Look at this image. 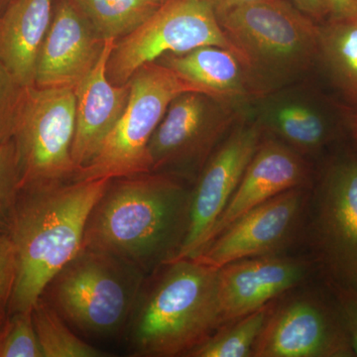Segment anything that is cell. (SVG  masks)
Wrapping results in <instances>:
<instances>
[{"instance_id": "11", "label": "cell", "mask_w": 357, "mask_h": 357, "mask_svg": "<svg viewBox=\"0 0 357 357\" xmlns=\"http://www.w3.org/2000/svg\"><path fill=\"white\" fill-rule=\"evenodd\" d=\"M255 357H351V340L335 295L272 307L253 347Z\"/></svg>"}, {"instance_id": "9", "label": "cell", "mask_w": 357, "mask_h": 357, "mask_svg": "<svg viewBox=\"0 0 357 357\" xmlns=\"http://www.w3.org/2000/svg\"><path fill=\"white\" fill-rule=\"evenodd\" d=\"M314 206V241L331 286L357 288V154L326 164Z\"/></svg>"}, {"instance_id": "10", "label": "cell", "mask_w": 357, "mask_h": 357, "mask_svg": "<svg viewBox=\"0 0 357 357\" xmlns=\"http://www.w3.org/2000/svg\"><path fill=\"white\" fill-rule=\"evenodd\" d=\"M238 105L201 91L174 98L150 140L151 172L203 165L238 119Z\"/></svg>"}, {"instance_id": "12", "label": "cell", "mask_w": 357, "mask_h": 357, "mask_svg": "<svg viewBox=\"0 0 357 357\" xmlns=\"http://www.w3.org/2000/svg\"><path fill=\"white\" fill-rule=\"evenodd\" d=\"M261 140L262 130L257 124H243L234 129L208 157L191 191L184 239L167 262L191 258L203 248Z\"/></svg>"}, {"instance_id": "22", "label": "cell", "mask_w": 357, "mask_h": 357, "mask_svg": "<svg viewBox=\"0 0 357 357\" xmlns=\"http://www.w3.org/2000/svg\"><path fill=\"white\" fill-rule=\"evenodd\" d=\"M103 40L123 38L162 4L157 0H72Z\"/></svg>"}, {"instance_id": "8", "label": "cell", "mask_w": 357, "mask_h": 357, "mask_svg": "<svg viewBox=\"0 0 357 357\" xmlns=\"http://www.w3.org/2000/svg\"><path fill=\"white\" fill-rule=\"evenodd\" d=\"M203 46L222 47L238 54L203 0H167L137 29L116 40L107 61V77L110 83L122 86L136 70L166 54Z\"/></svg>"}, {"instance_id": "3", "label": "cell", "mask_w": 357, "mask_h": 357, "mask_svg": "<svg viewBox=\"0 0 357 357\" xmlns=\"http://www.w3.org/2000/svg\"><path fill=\"white\" fill-rule=\"evenodd\" d=\"M218 270L192 258L146 277L124 335L132 356H188L220 326Z\"/></svg>"}, {"instance_id": "25", "label": "cell", "mask_w": 357, "mask_h": 357, "mask_svg": "<svg viewBox=\"0 0 357 357\" xmlns=\"http://www.w3.org/2000/svg\"><path fill=\"white\" fill-rule=\"evenodd\" d=\"M0 357H43L32 311L9 312L0 328Z\"/></svg>"}, {"instance_id": "2", "label": "cell", "mask_w": 357, "mask_h": 357, "mask_svg": "<svg viewBox=\"0 0 357 357\" xmlns=\"http://www.w3.org/2000/svg\"><path fill=\"white\" fill-rule=\"evenodd\" d=\"M110 180L21 188L7 231L16 259L9 312L32 311L52 279L81 250L89 215Z\"/></svg>"}, {"instance_id": "15", "label": "cell", "mask_w": 357, "mask_h": 357, "mask_svg": "<svg viewBox=\"0 0 357 357\" xmlns=\"http://www.w3.org/2000/svg\"><path fill=\"white\" fill-rule=\"evenodd\" d=\"M307 266L299 260L246 258L218 272V301L222 326L266 306L306 277Z\"/></svg>"}, {"instance_id": "5", "label": "cell", "mask_w": 357, "mask_h": 357, "mask_svg": "<svg viewBox=\"0 0 357 357\" xmlns=\"http://www.w3.org/2000/svg\"><path fill=\"white\" fill-rule=\"evenodd\" d=\"M218 20L268 91L318 61L319 25L285 0H257Z\"/></svg>"}, {"instance_id": "29", "label": "cell", "mask_w": 357, "mask_h": 357, "mask_svg": "<svg viewBox=\"0 0 357 357\" xmlns=\"http://www.w3.org/2000/svg\"><path fill=\"white\" fill-rule=\"evenodd\" d=\"M16 278V259L13 241L7 232L0 231V295L11 297Z\"/></svg>"}, {"instance_id": "32", "label": "cell", "mask_w": 357, "mask_h": 357, "mask_svg": "<svg viewBox=\"0 0 357 357\" xmlns=\"http://www.w3.org/2000/svg\"><path fill=\"white\" fill-rule=\"evenodd\" d=\"M203 1L211 7L218 20L232 9L250 2L257 1V0H203Z\"/></svg>"}, {"instance_id": "18", "label": "cell", "mask_w": 357, "mask_h": 357, "mask_svg": "<svg viewBox=\"0 0 357 357\" xmlns=\"http://www.w3.org/2000/svg\"><path fill=\"white\" fill-rule=\"evenodd\" d=\"M156 62L197 84L208 95L239 103L269 93L236 52L203 46L182 54H166Z\"/></svg>"}, {"instance_id": "24", "label": "cell", "mask_w": 357, "mask_h": 357, "mask_svg": "<svg viewBox=\"0 0 357 357\" xmlns=\"http://www.w3.org/2000/svg\"><path fill=\"white\" fill-rule=\"evenodd\" d=\"M273 304L225 324L211 337L192 349L191 357L252 356L253 347L259 337Z\"/></svg>"}, {"instance_id": "20", "label": "cell", "mask_w": 357, "mask_h": 357, "mask_svg": "<svg viewBox=\"0 0 357 357\" xmlns=\"http://www.w3.org/2000/svg\"><path fill=\"white\" fill-rule=\"evenodd\" d=\"M271 124L288 146L299 153H319L340 133L337 115L309 102L282 103L274 109Z\"/></svg>"}, {"instance_id": "36", "label": "cell", "mask_w": 357, "mask_h": 357, "mask_svg": "<svg viewBox=\"0 0 357 357\" xmlns=\"http://www.w3.org/2000/svg\"><path fill=\"white\" fill-rule=\"evenodd\" d=\"M157 1H158L160 4H163L165 3L167 0H157Z\"/></svg>"}, {"instance_id": "27", "label": "cell", "mask_w": 357, "mask_h": 357, "mask_svg": "<svg viewBox=\"0 0 357 357\" xmlns=\"http://www.w3.org/2000/svg\"><path fill=\"white\" fill-rule=\"evenodd\" d=\"M23 89L0 64V135H11L14 115Z\"/></svg>"}, {"instance_id": "31", "label": "cell", "mask_w": 357, "mask_h": 357, "mask_svg": "<svg viewBox=\"0 0 357 357\" xmlns=\"http://www.w3.org/2000/svg\"><path fill=\"white\" fill-rule=\"evenodd\" d=\"M294 6L310 16L314 20H321L325 18L323 0H291Z\"/></svg>"}, {"instance_id": "30", "label": "cell", "mask_w": 357, "mask_h": 357, "mask_svg": "<svg viewBox=\"0 0 357 357\" xmlns=\"http://www.w3.org/2000/svg\"><path fill=\"white\" fill-rule=\"evenodd\" d=\"M325 20H342L357 16V0H323Z\"/></svg>"}, {"instance_id": "23", "label": "cell", "mask_w": 357, "mask_h": 357, "mask_svg": "<svg viewBox=\"0 0 357 357\" xmlns=\"http://www.w3.org/2000/svg\"><path fill=\"white\" fill-rule=\"evenodd\" d=\"M32 319L43 357H107L102 351L84 342L45 298L32 307Z\"/></svg>"}, {"instance_id": "4", "label": "cell", "mask_w": 357, "mask_h": 357, "mask_svg": "<svg viewBox=\"0 0 357 357\" xmlns=\"http://www.w3.org/2000/svg\"><path fill=\"white\" fill-rule=\"evenodd\" d=\"M147 275L116 256L88 248L52 279L43 295L86 335H124Z\"/></svg>"}, {"instance_id": "13", "label": "cell", "mask_w": 357, "mask_h": 357, "mask_svg": "<svg viewBox=\"0 0 357 357\" xmlns=\"http://www.w3.org/2000/svg\"><path fill=\"white\" fill-rule=\"evenodd\" d=\"M307 198L303 188L282 192L239 218L191 258L218 270L246 258L272 255L292 234Z\"/></svg>"}, {"instance_id": "14", "label": "cell", "mask_w": 357, "mask_h": 357, "mask_svg": "<svg viewBox=\"0 0 357 357\" xmlns=\"http://www.w3.org/2000/svg\"><path fill=\"white\" fill-rule=\"evenodd\" d=\"M105 44L72 0H59L40 49L35 86L76 89L95 68Z\"/></svg>"}, {"instance_id": "35", "label": "cell", "mask_w": 357, "mask_h": 357, "mask_svg": "<svg viewBox=\"0 0 357 357\" xmlns=\"http://www.w3.org/2000/svg\"><path fill=\"white\" fill-rule=\"evenodd\" d=\"M11 1H13V0H0V11L3 10Z\"/></svg>"}, {"instance_id": "26", "label": "cell", "mask_w": 357, "mask_h": 357, "mask_svg": "<svg viewBox=\"0 0 357 357\" xmlns=\"http://www.w3.org/2000/svg\"><path fill=\"white\" fill-rule=\"evenodd\" d=\"M20 192L17 150L11 135H0V231H8Z\"/></svg>"}, {"instance_id": "7", "label": "cell", "mask_w": 357, "mask_h": 357, "mask_svg": "<svg viewBox=\"0 0 357 357\" xmlns=\"http://www.w3.org/2000/svg\"><path fill=\"white\" fill-rule=\"evenodd\" d=\"M75 131V89H23L11 128L20 189L72 180L76 173L72 157Z\"/></svg>"}, {"instance_id": "6", "label": "cell", "mask_w": 357, "mask_h": 357, "mask_svg": "<svg viewBox=\"0 0 357 357\" xmlns=\"http://www.w3.org/2000/svg\"><path fill=\"white\" fill-rule=\"evenodd\" d=\"M128 107L98 153L72 180L93 181L151 173L149 144L174 98L187 91L208 93L158 62L149 63L129 79Z\"/></svg>"}, {"instance_id": "33", "label": "cell", "mask_w": 357, "mask_h": 357, "mask_svg": "<svg viewBox=\"0 0 357 357\" xmlns=\"http://www.w3.org/2000/svg\"><path fill=\"white\" fill-rule=\"evenodd\" d=\"M9 301L10 298L7 296L0 295V328L9 314Z\"/></svg>"}, {"instance_id": "1", "label": "cell", "mask_w": 357, "mask_h": 357, "mask_svg": "<svg viewBox=\"0 0 357 357\" xmlns=\"http://www.w3.org/2000/svg\"><path fill=\"white\" fill-rule=\"evenodd\" d=\"M191 191L169 173L112 178L89 215L82 248L109 253L151 273L180 248Z\"/></svg>"}, {"instance_id": "34", "label": "cell", "mask_w": 357, "mask_h": 357, "mask_svg": "<svg viewBox=\"0 0 357 357\" xmlns=\"http://www.w3.org/2000/svg\"><path fill=\"white\" fill-rule=\"evenodd\" d=\"M349 129L351 132L352 140L357 148V112L349 115Z\"/></svg>"}, {"instance_id": "17", "label": "cell", "mask_w": 357, "mask_h": 357, "mask_svg": "<svg viewBox=\"0 0 357 357\" xmlns=\"http://www.w3.org/2000/svg\"><path fill=\"white\" fill-rule=\"evenodd\" d=\"M115 42V39L105 40L100 60L75 89L76 131L72 157L76 172L96 156L128 107L129 83L117 86L110 83L107 75V61Z\"/></svg>"}, {"instance_id": "28", "label": "cell", "mask_w": 357, "mask_h": 357, "mask_svg": "<svg viewBox=\"0 0 357 357\" xmlns=\"http://www.w3.org/2000/svg\"><path fill=\"white\" fill-rule=\"evenodd\" d=\"M331 287L349 333L354 356H357V288L342 286Z\"/></svg>"}, {"instance_id": "19", "label": "cell", "mask_w": 357, "mask_h": 357, "mask_svg": "<svg viewBox=\"0 0 357 357\" xmlns=\"http://www.w3.org/2000/svg\"><path fill=\"white\" fill-rule=\"evenodd\" d=\"M54 6V0H13L0 11V64L23 88L35 86Z\"/></svg>"}, {"instance_id": "21", "label": "cell", "mask_w": 357, "mask_h": 357, "mask_svg": "<svg viewBox=\"0 0 357 357\" xmlns=\"http://www.w3.org/2000/svg\"><path fill=\"white\" fill-rule=\"evenodd\" d=\"M318 61L333 86L357 105V16L319 25Z\"/></svg>"}, {"instance_id": "16", "label": "cell", "mask_w": 357, "mask_h": 357, "mask_svg": "<svg viewBox=\"0 0 357 357\" xmlns=\"http://www.w3.org/2000/svg\"><path fill=\"white\" fill-rule=\"evenodd\" d=\"M309 177V167L299 152L281 141L261 140L204 245L260 204L289 190L303 188Z\"/></svg>"}]
</instances>
